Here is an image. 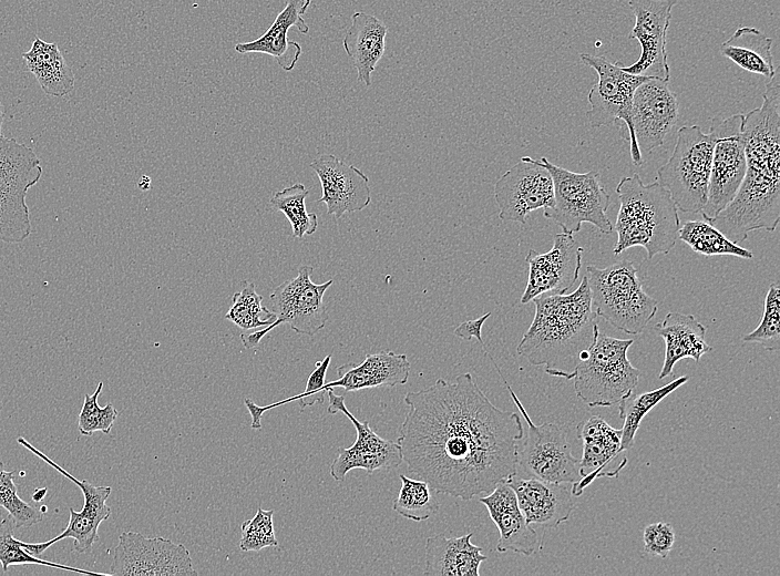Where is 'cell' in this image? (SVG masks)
Masks as SVG:
<instances>
[{
	"label": "cell",
	"instance_id": "6da1fadb",
	"mask_svg": "<svg viewBox=\"0 0 780 576\" xmlns=\"http://www.w3.org/2000/svg\"><path fill=\"white\" fill-rule=\"evenodd\" d=\"M404 403L402 461L437 493L468 501L516 474L520 415L496 408L470 372L407 392Z\"/></svg>",
	"mask_w": 780,
	"mask_h": 576
},
{
	"label": "cell",
	"instance_id": "7a4b0ae2",
	"mask_svg": "<svg viewBox=\"0 0 780 576\" xmlns=\"http://www.w3.org/2000/svg\"><path fill=\"white\" fill-rule=\"evenodd\" d=\"M779 69L769 79L761 106L743 114L746 174L735 198L709 223L731 241L753 230L773 232L780 219Z\"/></svg>",
	"mask_w": 780,
	"mask_h": 576
},
{
	"label": "cell",
	"instance_id": "3957f363",
	"mask_svg": "<svg viewBox=\"0 0 780 576\" xmlns=\"http://www.w3.org/2000/svg\"><path fill=\"white\" fill-rule=\"evenodd\" d=\"M532 301L535 315L517 353L531 364L545 366L551 377L572 380L597 325L586 275L573 292L542 294Z\"/></svg>",
	"mask_w": 780,
	"mask_h": 576
},
{
	"label": "cell",
	"instance_id": "277c9868",
	"mask_svg": "<svg viewBox=\"0 0 780 576\" xmlns=\"http://www.w3.org/2000/svg\"><path fill=\"white\" fill-rule=\"evenodd\" d=\"M620 206L613 230L615 255L643 247L653 258L668 254L678 238L680 219L669 194L656 179L645 184L637 173L623 177L616 187Z\"/></svg>",
	"mask_w": 780,
	"mask_h": 576
},
{
	"label": "cell",
	"instance_id": "5b68a950",
	"mask_svg": "<svg viewBox=\"0 0 780 576\" xmlns=\"http://www.w3.org/2000/svg\"><path fill=\"white\" fill-rule=\"evenodd\" d=\"M633 342L609 337L597 325L594 327L592 344L572 378L576 395L588 407H612L633 393L640 374L627 358Z\"/></svg>",
	"mask_w": 780,
	"mask_h": 576
},
{
	"label": "cell",
	"instance_id": "8992f818",
	"mask_svg": "<svg viewBox=\"0 0 780 576\" xmlns=\"http://www.w3.org/2000/svg\"><path fill=\"white\" fill-rule=\"evenodd\" d=\"M586 271L596 316L625 333H642L658 306L644 290L633 263L624 259L605 268L589 265Z\"/></svg>",
	"mask_w": 780,
	"mask_h": 576
},
{
	"label": "cell",
	"instance_id": "52a82bcc",
	"mask_svg": "<svg viewBox=\"0 0 780 576\" xmlns=\"http://www.w3.org/2000/svg\"><path fill=\"white\" fill-rule=\"evenodd\" d=\"M552 176L554 203L543 209L545 218L557 224L563 233L575 234L584 223L603 234H610L613 225L606 214L610 196L596 171L575 173L551 163L546 157L534 160Z\"/></svg>",
	"mask_w": 780,
	"mask_h": 576
},
{
	"label": "cell",
	"instance_id": "ba28073f",
	"mask_svg": "<svg viewBox=\"0 0 780 576\" xmlns=\"http://www.w3.org/2000/svg\"><path fill=\"white\" fill-rule=\"evenodd\" d=\"M714 143L710 131L681 126L671 156L657 171L656 181L682 213L698 214L706 204Z\"/></svg>",
	"mask_w": 780,
	"mask_h": 576
},
{
	"label": "cell",
	"instance_id": "9c48e42d",
	"mask_svg": "<svg viewBox=\"0 0 780 576\" xmlns=\"http://www.w3.org/2000/svg\"><path fill=\"white\" fill-rule=\"evenodd\" d=\"M494 368L527 424V432L517 445L516 474L553 483L578 482L579 460L572 453L566 428L550 422L534 424L499 366L494 364Z\"/></svg>",
	"mask_w": 780,
	"mask_h": 576
},
{
	"label": "cell",
	"instance_id": "30bf717a",
	"mask_svg": "<svg viewBox=\"0 0 780 576\" xmlns=\"http://www.w3.org/2000/svg\"><path fill=\"white\" fill-rule=\"evenodd\" d=\"M579 59L598 75L587 97V121L593 127L618 124L620 136L629 142L633 164L640 166L644 160L633 131L632 103L636 89L650 78L628 73L602 55L581 53Z\"/></svg>",
	"mask_w": 780,
	"mask_h": 576
},
{
	"label": "cell",
	"instance_id": "8fae6325",
	"mask_svg": "<svg viewBox=\"0 0 780 576\" xmlns=\"http://www.w3.org/2000/svg\"><path fill=\"white\" fill-rule=\"evenodd\" d=\"M314 268L300 266L295 278L280 284L270 295L273 311L276 319L269 326L247 333H240V340L246 349L255 348L274 328L287 323L299 335L315 336L327 323L329 318L324 296L333 280L315 284L310 279Z\"/></svg>",
	"mask_w": 780,
	"mask_h": 576
},
{
	"label": "cell",
	"instance_id": "7c38bea8",
	"mask_svg": "<svg viewBox=\"0 0 780 576\" xmlns=\"http://www.w3.org/2000/svg\"><path fill=\"white\" fill-rule=\"evenodd\" d=\"M41 174L40 160L30 147L13 138L0 140V240L19 243L30 235L25 195Z\"/></svg>",
	"mask_w": 780,
	"mask_h": 576
},
{
	"label": "cell",
	"instance_id": "4fadbf2b",
	"mask_svg": "<svg viewBox=\"0 0 780 576\" xmlns=\"http://www.w3.org/2000/svg\"><path fill=\"white\" fill-rule=\"evenodd\" d=\"M743 114L727 119H711L714 150L708 182L707 200L701 209L704 220L714 219L738 193L746 174V153L742 138Z\"/></svg>",
	"mask_w": 780,
	"mask_h": 576
},
{
	"label": "cell",
	"instance_id": "5bb4252c",
	"mask_svg": "<svg viewBox=\"0 0 780 576\" xmlns=\"http://www.w3.org/2000/svg\"><path fill=\"white\" fill-rule=\"evenodd\" d=\"M110 575L177 576L197 575L189 551L164 537H146L123 532L114 549Z\"/></svg>",
	"mask_w": 780,
	"mask_h": 576
},
{
	"label": "cell",
	"instance_id": "9a60e30c",
	"mask_svg": "<svg viewBox=\"0 0 780 576\" xmlns=\"http://www.w3.org/2000/svg\"><path fill=\"white\" fill-rule=\"evenodd\" d=\"M18 443L23 448L28 449L35 456L40 457L47 464L57 470L60 474L64 475L71 482L76 484L81 490L84 498L83 506L81 511H75L70 507V520L68 526L55 537L40 543H25L22 542L24 549L37 557L48 549L51 545L62 541L64 538L73 539V548L78 553H88L91 551L93 544L99 539V527L100 524L107 520L111 515V508L106 505V500L109 498L112 488L111 486H96L91 484L85 480H79L74 477L71 473L55 463L53 460L48 457L43 452L34 448L24 438L20 436L17 439Z\"/></svg>",
	"mask_w": 780,
	"mask_h": 576
},
{
	"label": "cell",
	"instance_id": "2e32d148",
	"mask_svg": "<svg viewBox=\"0 0 780 576\" xmlns=\"http://www.w3.org/2000/svg\"><path fill=\"white\" fill-rule=\"evenodd\" d=\"M493 194L503 222L525 224L530 213L554 203L551 174L530 156L521 157L496 181Z\"/></svg>",
	"mask_w": 780,
	"mask_h": 576
},
{
	"label": "cell",
	"instance_id": "e0dca14e",
	"mask_svg": "<svg viewBox=\"0 0 780 576\" xmlns=\"http://www.w3.org/2000/svg\"><path fill=\"white\" fill-rule=\"evenodd\" d=\"M327 394L328 413H343L352 422L357 433L350 448L338 450V455L330 465L333 480L343 481L351 470H365L371 474L374 471L391 470L403 462L397 442L381 438L370 428L368 421L360 422L346 407L343 395L336 394L332 389L328 390Z\"/></svg>",
	"mask_w": 780,
	"mask_h": 576
},
{
	"label": "cell",
	"instance_id": "ac0fdd59",
	"mask_svg": "<svg viewBox=\"0 0 780 576\" xmlns=\"http://www.w3.org/2000/svg\"><path fill=\"white\" fill-rule=\"evenodd\" d=\"M676 2V0H628L635 16V24L628 38L638 41L642 53L634 63L622 66L624 71L669 81L666 39L671 10Z\"/></svg>",
	"mask_w": 780,
	"mask_h": 576
},
{
	"label": "cell",
	"instance_id": "d6986e66",
	"mask_svg": "<svg viewBox=\"0 0 780 576\" xmlns=\"http://www.w3.org/2000/svg\"><path fill=\"white\" fill-rule=\"evenodd\" d=\"M583 251L573 234L566 233L554 236L547 253L530 249L525 257L528 278L521 304L531 302L542 294H567L578 278Z\"/></svg>",
	"mask_w": 780,
	"mask_h": 576
},
{
	"label": "cell",
	"instance_id": "ffe728a7",
	"mask_svg": "<svg viewBox=\"0 0 780 576\" xmlns=\"http://www.w3.org/2000/svg\"><path fill=\"white\" fill-rule=\"evenodd\" d=\"M677 120V94L669 89L668 81L650 78L636 89L632 125L640 153L661 146Z\"/></svg>",
	"mask_w": 780,
	"mask_h": 576
},
{
	"label": "cell",
	"instance_id": "44dd1931",
	"mask_svg": "<svg viewBox=\"0 0 780 576\" xmlns=\"http://www.w3.org/2000/svg\"><path fill=\"white\" fill-rule=\"evenodd\" d=\"M310 167L317 174L321 185V197L327 213L339 219L346 213L365 209L371 202L369 178L352 164L332 154H321Z\"/></svg>",
	"mask_w": 780,
	"mask_h": 576
},
{
	"label": "cell",
	"instance_id": "7402d4cb",
	"mask_svg": "<svg viewBox=\"0 0 780 576\" xmlns=\"http://www.w3.org/2000/svg\"><path fill=\"white\" fill-rule=\"evenodd\" d=\"M506 482L513 488L519 507L531 525L557 527L569 518L575 508L572 484L546 482L517 474Z\"/></svg>",
	"mask_w": 780,
	"mask_h": 576
},
{
	"label": "cell",
	"instance_id": "603a6c76",
	"mask_svg": "<svg viewBox=\"0 0 780 576\" xmlns=\"http://www.w3.org/2000/svg\"><path fill=\"white\" fill-rule=\"evenodd\" d=\"M499 529L496 551H507L531 556L542 548V537L527 523L521 512L516 495L507 482L499 483L485 496L480 497Z\"/></svg>",
	"mask_w": 780,
	"mask_h": 576
},
{
	"label": "cell",
	"instance_id": "cb8c5ba5",
	"mask_svg": "<svg viewBox=\"0 0 780 576\" xmlns=\"http://www.w3.org/2000/svg\"><path fill=\"white\" fill-rule=\"evenodd\" d=\"M311 0H288L285 8L277 14L271 25L259 38L237 43V53H264L273 56L279 68L286 72L295 69L302 49L296 41L288 39V31L296 27L300 33L307 34L309 27L302 16Z\"/></svg>",
	"mask_w": 780,
	"mask_h": 576
},
{
	"label": "cell",
	"instance_id": "d4e9b609",
	"mask_svg": "<svg viewBox=\"0 0 780 576\" xmlns=\"http://www.w3.org/2000/svg\"><path fill=\"white\" fill-rule=\"evenodd\" d=\"M411 364L404 353L380 351L367 354L360 363H346L337 368L338 379L326 382V391L342 388L359 391L378 387L407 383Z\"/></svg>",
	"mask_w": 780,
	"mask_h": 576
},
{
	"label": "cell",
	"instance_id": "484cf974",
	"mask_svg": "<svg viewBox=\"0 0 780 576\" xmlns=\"http://www.w3.org/2000/svg\"><path fill=\"white\" fill-rule=\"evenodd\" d=\"M576 433L583 442L581 480L572 484L571 492L578 497L595 479L605 476L606 466L622 453V430L609 425L601 415H592L576 426Z\"/></svg>",
	"mask_w": 780,
	"mask_h": 576
},
{
	"label": "cell",
	"instance_id": "4316f807",
	"mask_svg": "<svg viewBox=\"0 0 780 576\" xmlns=\"http://www.w3.org/2000/svg\"><path fill=\"white\" fill-rule=\"evenodd\" d=\"M473 533L460 537L444 534L430 536L425 541L423 574L427 576H479V568L486 556L482 547L472 544Z\"/></svg>",
	"mask_w": 780,
	"mask_h": 576
},
{
	"label": "cell",
	"instance_id": "83f0119b",
	"mask_svg": "<svg viewBox=\"0 0 780 576\" xmlns=\"http://www.w3.org/2000/svg\"><path fill=\"white\" fill-rule=\"evenodd\" d=\"M388 27L377 17L358 11L342 40V47L357 70V80L371 85V74L386 49Z\"/></svg>",
	"mask_w": 780,
	"mask_h": 576
},
{
	"label": "cell",
	"instance_id": "f1b7e54d",
	"mask_svg": "<svg viewBox=\"0 0 780 576\" xmlns=\"http://www.w3.org/2000/svg\"><path fill=\"white\" fill-rule=\"evenodd\" d=\"M654 330L665 341V359L659 379L670 376L677 361L690 358L698 363L705 353L712 350L705 339V326L692 315L668 312Z\"/></svg>",
	"mask_w": 780,
	"mask_h": 576
},
{
	"label": "cell",
	"instance_id": "f546056e",
	"mask_svg": "<svg viewBox=\"0 0 780 576\" xmlns=\"http://www.w3.org/2000/svg\"><path fill=\"white\" fill-rule=\"evenodd\" d=\"M28 70L35 76L42 91L62 97L74 88V74L57 43L35 38L29 51L22 53Z\"/></svg>",
	"mask_w": 780,
	"mask_h": 576
},
{
	"label": "cell",
	"instance_id": "4dcf8cb0",
	"mask_svg": "<svg viewBox=\"0 0 780 576\" xmlns=\"http://www.w3.org/2000/svg\"><path fill=\"white\" fill-rule=\"evenodd\" d=\"M772 39L755 27H740L723 41L720 53L750 73L771 79L777 68L771 53Z\"/></svg>",
	"mask_w": 780,
	"mask_h": 576
},
{
	"label": "cell",
	"instance_id": "1f68e13d",
	"mask_svg": "<svg viewBox=\"0 0 780 576\" xmlns=\"http://www.w3.org/2000/svg\"><path fill=\"white\" fill-rule=\"evenodd\" d=\"M688 379V376H682L660 388L640 394L632 393L627 399L618 403L619 415L624 419V424L620 429V452L633 448L636 432L645 415L677 388L685 384Z\"/></svg>",
	"mask_w": 780,
	"mask_h": 576
},
{
	"label": "cell",
	"instance_id": "d6a6232c",
	"mask_svg": "<svg viewBox=\"0 0 780 576\" xmlns=\"http://www.w3.org/2000/svg\"><path fill=\"white\" fill-rule=\"evenodd\" d=\"M678 238L694 251L707 257L735 256L743 259L753 258L752 251L731 241L717 227L706 220H688L679 227Z\"/></svg>",
	"mask_w": 780,
	"mask_h": 576
},
{
	"label": "cell",
	"instance_id": "836d02e7",
	"mask_svg": "<svg viewBox=\"0 0 780 576\" xmlns=\"http://www.w3.org/2000/svg\"><path fill=\"white\" fill-rule=\"evenodd\" d=\"M399 477L401 487L393 501V511L413 522L427 521L438 512L440 504L435 497L437 492L428 482L403 474H400Z\"/></svg>",
	"mask_w": 780,
	"mask_h": 576
},
{
	"label": "cell",
	"instance_id": "e575fe53",
	"mask_svg": "<svg viewBox=\"0 0 780 576\" xmlns=\"http://www.w3.org/2000/svg\"><path fill=\"white\" fill-rule=\"evenodd\" d=\"M308 194L304 184L296 183L275 193L269 200L274 209L286 216L291 225L292 237L297 239L312 235L318 227V216L306 209L305 199Z\"/></svg>",
	"mask_w": 780,
	"mask_h": 576
},
{
	"label": "cell",
	"instance_id": "d590c367",
	"mask_svg": "<svg viewBox=\"0 0 780 576\" xmlns=\"http://www.w3.org/2000/svg\"><path fill=\"white\" fill-rule=\"evenodd\" d=\"M242 285V290L233 295V302L225 319L245 330L263 328L274 322L276 315L261 305L263 297L256 292L255 284L244 280Z\"/></svg>",
	"mask_w": 780,
	"mask_h": 576
},
{
	"label": "cell",
	"instance_id": "8d00e7d4",
	"mask_svg": "<svg viewBox=\"0 0 780 576\" xmlns=\"http://www.w3.org/2000/svg\"><path fill=\"white\" fill-rule=\"evenodd\" d=\"M14 524L11 517L0 521V564L3 572L8 570L11 565L35 564L50 566L63 570L74 572L86 575H109L104 573H95L80 569L63 564H58L44 560L40 557L29 554L22 546V542L13 536Z\"/></svg>",
	"mask_w": 780,
	"mask_h": 576
},
{
	"label": "cell",
	"instance_id": "74e56055",
	"mask_svg": "<svg viewBox=\"0 0 780 576\" xmlns=\"http://www.w3.org/2000/svg\"><path fill=\"white\" fill-rule=\"evenodd\" d=\"M745 342L759 343L768 351L780 348V286L772 281L764 298L760 323L750 333L743 336Z\"/></svg>",
	"mask_w": 780,
	"mask_h": 576
},
{
	"label": "cell",
	"instance_id": "f35d334b",
	"mask_svg": "<svg viewBox=\"0 0 780 576\" xmlns=\"http://www.w3.org/2000/svg\"><path fill=\"white\" fill-rule=\"evenodd\" d=\"M14 474L16 470L7 471L0 461V508L9 513L14 527H29L42 521V512L20 498Z\"/></svg>",
	"mask_w": 780,
	"mask_h": 576
},
{
	"label": "cell",
	"instance_id": "ab89813d",
	"mask_svg": "<svg viewBox=\"0 0 780 576\" xmlns=\"http://www.w3.org/2000/svg\"><path fill=\"white\" fill-rule=\"evenodd\" d=\"M103 389V382L100 381L95 391L92 394H85L83 405L79 413L78 429L82 435H92L100 431L109 434L113 428L119 412L111 404L100 407L98 398Z\"/></svg>",
	"mask_w": 780,
	"mask_h": 576
},
{
	"label": "cell",
	"instance_id": "60d3db41",
	"mask_svg": "<svg viewBox=\"0 0 780 576\" xmlns=\"http://www.w3.org/2000/svg\"><path fill=\"white\" fill-rule=\"evenodd\" d=\"M274 511L258 508L252 520L242 524V538L239 547L244 552L259 551L267 546H277L273 525Z\"/></svg>",
	"mask_w": 780,
	"mask_h": 576
},
{
	"label": "cell",
	"instance_id": "b9f144b4",
	"mask_svg": "<svg viewBox=\"0 0 780 576\" xmlns=\"http://www.w3.org/2000/svg\"><path fill=\"white\" fill-rule=\"evenodd\" d=\"M643 539L645 553L666 558L675 543V531L668 523H653L645 527Z\"/></svg>",
	"mask_w": 780,
	"mask_h": 576
},
{
	"label": "cell",
	"instance_id": "7bdbcfd3",
	"mask_svg": "<svg viewBox=\"0 0 780 576\" xmlns=\"http://www.w3.org/2000/svg\"><path fill=\"white\" fill-rule=\"evenodd\" d=\"M491 316V312H486L483 316L476 318V319H470L461 322L455 329H454V336L458 337L459 339L462 340H472L475 339L479 341L482 348H485L483 338H482V326L486 321V319Z\"/></svg>",
	"mask_w": 780,
	"mask_h": 576
},
{
	"label": "cell",
	"instance_id": "ee69618b",
	"mask_svg": "<svg viewBox=\"0 0 780 576\" xmlns=\"http://www.w3.org/2000/svg\"><path fill=\"white\" fill-rule=\"evenodd\" d=\"M45 493H47L45 488L38 490L37 492L33 493L32 500L35 502H39L44 497Z\"/></svg>",
	"mask_w": 780,
	"mask_h": 576
},
{
	"label": "cell",
	"instance_id": "f6af8a7d",
	"mask_svg": "<svg viewBox=\"0 0 780 576\" xmlns=\"http://www.w3.org/2000/svg\"><path fill=\"white\" fill-rule=\"evenodd\" d=\"M3 119H4V113L2 111V104H1V100H0V140L3 138V135H2Z\"/></svg>",
	"mask_w": 780,
	"mask_h": 576
},
{
	"label": "cell",
	"instance_id": "bcb514c9",
	"mask_svg": "<svg viewBox=\"0 0 780 576\" xmlns=\"http://www.w3.org/2000/svg\"><path fill=\"white\" fill-rule=\"evenodd\" d=\"M138 186L144 191L150 188V178H147L146 182H144V176H142V179L138 183Z\"/></svg>",
	"mask_w": 780,
	"mask_h": 576
}]
</instances>
